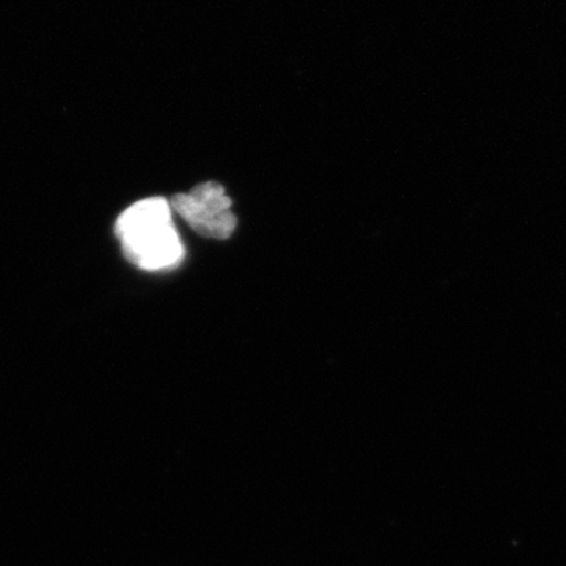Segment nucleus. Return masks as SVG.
I'll return each mask as SVG.
<instances>
[{"label":"nucleus","instance_id":"obj_1","mask_svg":"<svg viewBox=\"0 0 566 566\" xmlns=\"http://www.w3.org/2000/svg\"><path fill=\"white\" fill-rule=\"evenodd\" d=\"M126 259L144 271H163L180 264L185 248L172 221L170 205L161 197L134 203L115 226Z\"/></svg>","mask_w":566,"mask_h":566},{"label":"nucleus","instance_id":"obj_2","mask_svg":"<svg viewBox=\"0 0 566 566\" xmlns=\"http://www.w3.org/2000/svg\"><path fill=\"white\" fill-rule=\"evenodd\" d=\"M172 207L192 230L211 240H229L237 229L232 200L219 182H203L189 193H178Z\"/></svg>","mask_w":566,"mask_h":566}]
</instances>
